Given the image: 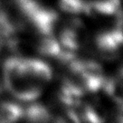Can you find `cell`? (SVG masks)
<instances>
[{
    "label": "cell",
    "instance_id": "obj_10",
    "mask_svg": "<svg viewBox=\"0 0 123 123\" xmlns=\"http://www.w3.org/2000/svg\"><path fill=\"white\" fill-rule=\"evenodd\" d=\"M119 78H120V79H122L123 80V66H122V68L120 69V71H119Z\"/></svg>",
    "mask_w": 123,
    "mask_h": 123
},
{
    "label": "cell",
    "instance_id": "obj_4",
    "mask_svg": "<svg viewBox=\"0 0 123 123\" xmlns=\"http://www.w3.org/2000/svg\"><path fill=\"white\" fill-rule=\"evenodd\" d=\"M120 0L88 1L87 15H115L120 10Z\"/></svg>",
    "mask_w": 123,
    "mask_h": 123
},
{
    "label": "cell",
    "instance_id": "obj_2",
    "mask_svg": "<svg viewBox=\"0 0 123 123\" xmlns=\"http://www.w3.org/2000/svg\"><path fill=\"white\" fill-rule=\"evenodd\" d=\"M24 65L28 77L42 86L50 81L53 77L52 68L48 63L42 60L24 58Z\"/></svg>",
    "mask_w": 123,
    "mask_h": 123
},
{
    "label": "cell",
    "instance_id": "obj_8",
    "mask_svg": "<svg viewBox=\"0 0 123 123\" xmlns=\"http://www.w3.org/2000/svg\"><path fill=\"white\" fill-rule=\"evenodd\" d=\"M86 6V0H59V7L70 15L84 14Z\"/></svg>",
    "mask_w": 123,
    "mask_h": 123
},
{
    "label": "cell",
    "instance_id": "obj_6",
    "mask_svg": "<svg viewBox=\"0 0 123 123\" xmlns=\"http://www.w3.org/2000/svg\"><path fill=\"white\" fill-rule=\"evenodd\" d=\"M24 110L14 102L0 103V123H16L23 118Z\"/></svg>",
    "mask_w": 123,
    "mask_h": 123
},
{
    "label": "cell",
    "instance_id": "obj_9",
    "mask_svg": "<svg viewBox=\"0 0 123 123\" xmlns=\"http://www.w3.org/2000/svg\"><path fill=\"white\" fill-rule=\"evenodd\" d=\"M111 123H123V115L117 116L115 119L112 120Z\"/></svg>",
    "mask_w": 123,
    "mask_h": 123
},
{
    "label": "cell",
    "instance_id": "obj_1",
    "mask_svg": "<svg viewBox=\"0 0 123 123\" xmlns=\"http://www.w3.org/2000/svg\"><path fill=\"white\" fill-rule=\"evenodd\" d=\"M3 78L5 87L21 101H35L43 92L42 85L30 79L25 73L24 58L6 59L3 66Z\"/></svg>",
    "mask_w": 123,
    "mask_h": 123
},
{
    "label": "cell",
    "instance_id": "obj_3",
    "mask_svg": "<svg viewBox=\"0 0 123 123\" xmlns=\"http://www.w3.org/2000/svg\"><path fill=\"white\" fill-rule=\"evenodd\" d=\"M95 46L101 59L113 61L119 56L120 47L116 42L111 31L101 32L95 37Z\"/></svg>",
    "mask_w": 123,
    "mask_h": 123
},
{
    "label": "cell",
    "instance_id": "obj_7",
    "mask_svg": "<svg viewBox=\"0 0 123 123\" xmlns=\"http://www.w3.org/2000/svg\"><path fill=\"white\" fill-rule=\"evenodd\" d=\"M37 50L44 56L57 59L61 52V45L54 35H42L37 43Z\"/></svg>",
    "mask_w": 123,
    "mask_h": 123
},
{
    "label": "cell",
    "instance_id": "obj_5",
    "mask_svg": "<svg viewBox=\"0 0 123 123\" xmlns=\"http://www.w3.org/2000/svg\"><path fill=\"white\" fill-rule=\"evenodd\" d=\"M51 117V112L44 105L35 101H31L23 112V118L28 123H48Z\"/></svg>",
    "mask_w": 123,
    "mask_h": 123
}]
</instances>
